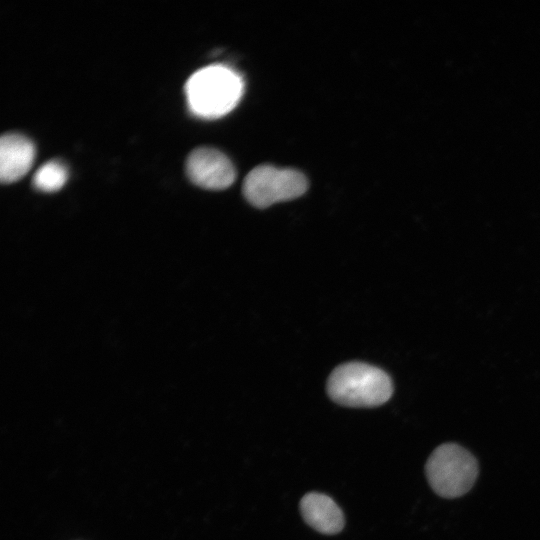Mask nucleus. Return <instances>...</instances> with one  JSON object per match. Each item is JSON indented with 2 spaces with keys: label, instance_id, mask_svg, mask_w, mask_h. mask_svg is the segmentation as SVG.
Returning <instances> with one entry per match:
<instances>
[{
  "label": "nucleus",
  "instance_id": "6e6552de",
  "mask_svg": "<svg viewBox=\"0 0 540 540\" xmlns=\"http://www.w3.org/2000/svg\"><path fill=\"white\" fill-rule=\"evenodd\" d=\"M68 178L64 163L51 160L44 163L34 174L33 186L42 192H55L63 187Z\"/></svg>",
  "mask_w": 540,
  "mask_h": 540
},
{
  "label": "nucleus",
  "instance_id": "39448f33",
  "mask_svg": "<svg viewBox=\"0 0 540 540\" xmlns=\"http://www.w3.org/2000/svg\"><path fill=\"white\" fill-rule=\"evenodd\" d=\"M186 173L194 184L212 190L225 189L236 178L230 159L211 147H199L191 151L186 161Z\"/></svg>",
  "mask_w": 540,
  "mask_h": 540
},
{
  "label": "nucleus",
  "instance_id": "20e7f679",
  "mask_svg": "<svg viewBox=\"0 0 540 540\" xmlns=\"http://www.w3.org/2000/svg\"><path fill=\"white\" fill-rule=\"evenodd\" d=\"M307 188L303 173L266 164L253 168L243 182L246 200L258 208L300 197Z\"/></svg>",
  "mask_w": 540,
  "mask_h": 540
},
{
  "label": "nucleus",
  "instance_id": "7ed1b4c3",
  "mask_svg": "<svg viewBox=\"0 0 540 540\" xmlns=\"http://www.w3.org/2000/svg\"><path fill=\"white\" fill-rule=\"evenodd\" d=\"M425 470L430 486L438 495L455 498L473 486L478 464L466 449L454 443H446L432 452Z\"/></svg>",
  "mask_w": 540,
  "mask_h": 540
},
{
  "label": "nucleus",
  "instance_id": "f257e3e1",
  "mask_svg": "<svg viewBox=\"0 0 540 540\" xmlns=\"http://www.w3.org/2000/svg\"><path fill=\"white\" fill-rule=\"evenodd\" d=\"M244 84L240 75L224 65L197 70L186 82L185 94L190 111L201 118H219L240 101Z\"/></svg>",
  "mask_w": 540,
  "mask_h": 540
},
{
  "label": "nucleus",
  "instance_id": "f03ea898",
  "mask_svg": "<svg viewBox=\"0 0 540 540\" xmlns=\"http://www.w3.org/2000/svg\"><path fill=\"white\" fill-rule=\"evenodd\" d=\"M327 392L340 405L374 407L389 400L393 386L383 370L365 363L350 362L331 373Z\"/></svg>",
  "mask_w": 540,
  "mask_h": 540
},
{
  "label": "nucleus",
  "instance_id": "0eeeda50",
  "mask_svg": "<svg viewBox=\"0 0 540 540\" xmlns=\"http://www.w3.org/2000/svg\"><path fill=\"white\" fill-rule=\"evenodd\" d=\"M301 514L305 522L323 534H335L344 526V516L339 506L329 496L311 492L300 502Z\"/></svg>",
  "mask_w": 540,
  "mask_h": 540
},
{
  "label": "nucleus",
  "instance_id": "423d86ee",
  "mask_svg": "<svg viewBox=\"0 0 540 540\" xmlns=\"http://www.w3.org/2000/svg\"><path fill=\"white\" fill-rule=\"evenodd\" d=\"M35 158L33 142L23 134L9 132L0 140V179L12 183L22 178Z\"/></svg>",
  "mask_w": 540,
  "mask_h": 540
}]
</instances>
